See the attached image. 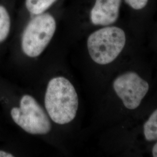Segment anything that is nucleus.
<instances>
[{"instance_id": "f257e3e1", "label": "nucleus", "mask_w": 157, "mask_h": 157, "mask_svg": "<svg viewBox=\"0 0 157 157\" xmlns=\"http://www.w3.org/2000/svg\"><path fill=\"white\" fill-rule=\"evenodd\" d=\"M46 111L56 124H65L72 121L78 109V94L67 78L59 76L49 82L44 98Z\"/></svg>"}, {"instance_id": "f03ea898", "label": "nucleus", "mask_w": 157, "mask_h": 157, "mask_svg": "<svg viewBox=\"0 0 157 157\" xmlns=\"http://www.w3.org/2000/svg\"><path fill=\"white\" fill-rule=\"evenodd\" d=\"M126 34L117 26H107L92 33L87 41L91 58L99 65H107L115 61L126 44Z\"/></svg>"}, {"instance_id": "7ed1b4c3", "label": "nucleus", "mask_w": 157, "mask_h": 157, "mask_svg": "<svg viewBox=\"0 0 157 157\" xmlns=\"http://www.w3.org/2000/svg\"><path fill=\"white\" fill-rule=\"evenodd\" d=\"M56 30V22L51 15H37L23 32L21 43L23 52L32 58L39 56L50 43Z\"/></svg>"}, {"instance_id": "20e7f679", "label": "nucleus", "mask_w": 157, "mask_h": 157, "mask_svg": "<svg viewBox=\"0 0 157 157\" xmlns=\"http://www.w3.org/2000/svg\"><path fill=\"white\" fill-rule=\"evenodd\" d=\"M11 115L15 124L30 134L45 135L50 131V119L31 95H23L19 107L13 108Z\"/></svg>"}, {"instance_id": "39448f33", "label": "nucleus", "mask_w": 157, "mask_h": 157, "mask_svg": "<svg viewBox=\"0 0 157 157\" xmlns=\"http://www.w3.org/2000/svg\"><path fill=\"white\" fill-rule=\"evenodd\" d=\"M113 87L124 106L135 109L140 106L149 90V84L134 72H126L113 80Z\"/></svg>"}, {"instance_id": "423d86ee", "label": "nucleus", "mask_w": 157, "mask_h": 157, "mask_svg": "<svg viewBox=\"0 0 157 157\" xmlns=\"http://www.w3.org/2000/svg\"><path fill=\"white\" fill-rule=\"evenodd\" d=\"M122 0H95L90 11L91 23L107 26L116 22L119 17Z\"/></svg>"}, {"instance_id": "0eeeda50", "label": "nucleus", "mask_w": 157, "mask_h": 157, "mask_svg": "<svg viewBox=\"0 0 157 157\" xmlns=\"http://www.w3.org/2000/svg\"><path fill=\"white\" fill-rule=\"evenodd\" d=\"M144 135L148 141L157 140V109L144 124Z\"/></svg>"}, {"instance_id": "6e6552de", "label": "nucleus", "mask_w": 157, "mask_h": 157, "mask_svg": "<svg viewBox=\"0 0 157 157\" xmlns=\"http://www.w3.org/2000/svg\"><path fill=\"white\" fill-rule=\"evenodd\" d=\"M56 0H26V6L29 12L34 15L43 13Z\"/></svg>"}, {"instance_id": "1a4fd4ad", "label": "nucleus", "mask_w": 157, "mask_h": 157, "mask_svg": "<svg viewBox=\"0 0 157 157\" xmlns=\"http://www.w3.org/2000/svg\"><path fill=\"white\" fill-rule=\"evenodd\" d=\"M11 28V19L6 8L0 6V43L8 36Z\"/></svg>"}, {"instance_id": "9d476101", "label": "nucleus", "mask_w": 157, "mask_h": 157, "mask_svg": "<svg viewBox=\"0 0 157 157\" xmlns=\"http://www.w3.org/2000/svg\"><path fill=\"white\" fill-rule=\"evenodd\" d=\"M126 4L135 10H141L146 7L148 0H124Z\"/></svg>"}, {"instance_id": "9b49d317", "label": "nucleus", "mask_w": 157, "mask_h": 157, "mask_svg": "<svg viewBox=\"0 0 157 157\" xmlns=\"http://www.w3.org/2000/svg\"><path fill=\"white\" fill-rule=\"evenodd\" d=\"M13 155L9 152L0 150V157H13Z\"/></svg>"}, {"instance_id": "f8f14e48", "label": "nucleus", "mask_w": 157, "mask_h": 157, "mask_svg": "<svg viewBox=\"0 0 157 157\" xmlns=\"http://www.w3.org/2000/svg\"><path fill=\"white\" fill-rule=\"evenodd\" d=\"M152 157H157V142L152 149Z\"/></svg>"}]
</instances>
